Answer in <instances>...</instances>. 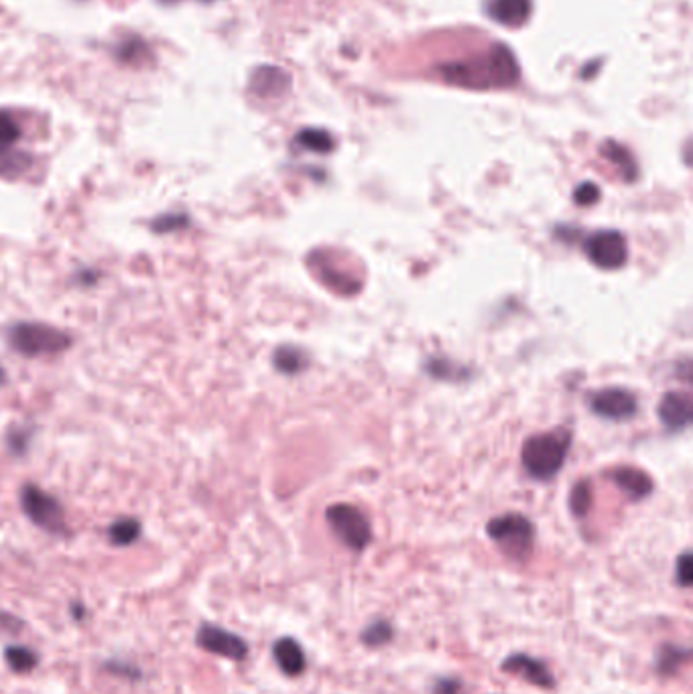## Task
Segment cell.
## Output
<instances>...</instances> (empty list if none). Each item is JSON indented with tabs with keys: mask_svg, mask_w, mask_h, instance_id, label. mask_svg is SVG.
<instances>
[{
	"mask_svg": "<svg viewBox=\"0 0 693 694\" xmlns=\"http://www.w3.org/2000/svg\"><path fill=\"white\" fill-rule=\"evenodd\" d=\"M185 215H167V218H163V220H159L157 224H155V230H159V232H163V230H169V227L175 224L177 227L179 226H183L185 224Z\"/></svg>",
	"mask_w": 693,
	"mask_h": 694,
	"instance_id": "cell-30",
	"label": "cell"
},
{
	"mask_svg": "<svg viewBox=\"0 0 693 694\" xmlns=\"http://www.w3.org/2000/svg\"><path fill=\"white\" fill-rule=\"evenodd\" d=\"M394 636V629L391 626V621L386 620H374L372 623H369L362 629V634H360V642L364 645H369V648H380V645L389 644Z\"/></svg>",
	"mask_w": 693,
	"mask_h": 694,
	"instance_id": "cell-23",
	"label": "cell"
},
{
	"mask_svg": "<svg viewBox=\"0 0 693 694\" xmlns=\"http://www.w3.org/2000/svg\"><path fill=\"white\" fill-rule=\"evenodd\" d=\"M293 143H295L297 149L309 150V152H320V155H325V152L334 150V138L330 136V133H325V130H320V128L301 130V133H297Z\"/></svg>",
	"mask_w": 693,
	"mask_h": 694,
	"instance_id": "cell-20",
	"label": "cell"
},
{
	"mask_svg": "<svg viewBox=\"0 0 693 694\" xmlns=\"http://www.w3.org/2000/svg\"><path fill=\"white\" fill-rule=\"evenodd\" d=\"M586 254L592 265L602 270H616L625 266L628 258V246L625 235L614 230H602L586 240Z\"/></svg>",
	"mask_w": 693,
	"mask_h": 694,
	"instance_id": "cell-7",
	"label": "cell"
},
{
	"mask_svg": "<svg viewBox=\"0 0 693 694\" xmlns=\"http://www.w3.org/2000/svg\"><path fill=\"white\" fill-rule=\"evenodd\" d=\"M4 658L9 668L12 672H19V675L31 672L39 662V656L35 654L31 648H27V645H9L4 652Z\"/></svg>",
	"mask_w": 693,
	"mask_h": 694,
	"instance_id": "cell-21",
	"label": "cell"
},
{
	"mask_svg": "<svg viewBox=\"0 0 693 694\" xmlns=\"http://www.w3.org/2000/svg\"><path fill=\"white\" fill-rule=\"evenodd\" d=\"M592 505V490H590V483L588 482H580L573 485L572 490V496H570V508L573 512V516L578 518H584L588 510H590Z\"/></svg>",
	"mask_w": 693,
	"mask_h": 694,
	"instance_id": "cell-25",
	"label": "cell"
},
{
	"mask_svg": "<svg viewBox=\"0 0 693 694\" xmlns=\"http://www.w3.org/2000/svg\"><path fill=\"white\" fill-rule=\"evenodd\" d=\"M9 342L12 350L23 356H47V353H59L72 343L67 333L45 323H19L12 325L9 331Z\"/></svg>",
	"mask_w": 693,
	"mask_h": 694,
	"instance_id": "cell-4",
	"label": "cell"
},
{
	"mask_svg": "<svg viewBox=\"0 0 693 694\" xmlns=\"http://www.w3.org/2000/svg\"><path fill=\"white\" fill-rule=\"evenodd\" d=\"M691 579H693L691 554L683 552L681 557H679L677 562H675V582H677L679 587L688 589V587H691Z\"/></svg>",
	"mask_w": 693,
	"mask_h": 694,
	"instance_id": "cell-27",
	"label": "cell"
},
{
	"mask_svg": "<svg viewBox=\"0 0 693 694\" xmlns=\"http://www.w3.org/2000/svg\"><path fill=\"white\" fill-rule=\"evenodd\" d=\"M639 402L627 388L610 386L590 394V411L606 420H628L633 419Z\"/></svg>",
	"mask_w": 693,
	"mask_h": 694,
	"instance_id": "cell-8",
	"label": "cell"
},
{
	"mask_svg": "<svg viewBox=\"0 0 693 694\" xmlns=\"http://www.w3.org/2000/svg\"><path fill=\"white\" fill-rule=\"evenodd\" d=\"M273 362L276 370H281L283 374H297L303 370L308 359H305V353L301 350H297V347L283 345L275 351Z\"/></svg>",
	"mask_w": 693,
	"mask_h": 694,
	"instance_id": "cell-22",
	"label": "cell"
},
{
	"mask_svg": "<svg viewBox=\"0 0 693 694\" xmlns=\"http://www.w3.org/2000/svg\"><path fill=\"white\" fill-rule=\"evenodd\" d=\"M138 534H141V524L133 518H122V520H116V522L110 526L108 538L110 543L116 546H128L138 538Z\"/></svg>",
	"mask_w": 693,
	"mask_h": 694,
	"instance_id": "cell-24",
	"label": "cell"
},
{
	"mask_svg": "<svg viewBox=\"0 0 693 694\" xmlns=\"http://www.w3.org/2000/svg\"><path fill=\"white\" fill-rule=\"evenodd\" d=\"M487 534L510 560L523 562L531 557L533 543H535V526L523 513H502V516L492 518L487 526Z\"/></svg>",
	"mask_w": 693,
	"mask_h": 694,
	"instance_id": "cell-3",
	"label": "cell"
},
{
	"mask_svg": "<svg viewBox=\"0 0 693 694\" xmlns=\"http://www.w3.org/2000/svg\"><path fill=\"white\" fill-rule=\"evenodd\" d=\"M33 166V157L15 147H0V177L17 179Z\"/></svg>",
	"mask_w": 693,
	"mask_h": 694,
	"instance_id": "cell-18",
	"label": "cell"
},
{
	"mask_svg": "<svg viewBox=\"0 0 693 694\" xmlns=\"http://www.w3.org/2000/svg\"><path fill=\"white\" fill-rule=\"evenodd\" d=\"M325 520L339 543L352 551H364L372 540L370 522L358 508L350 504H334L325 512Z\"/></svg>",
	"mask_w": 693,
	"mask_h": 694,
	"instance_id": "cell-5",
	"label": "cell"
},
{
	"mask_svg": "<svg viewBox=\"0 0 693 694\" xmlns=\"http://www.w3.org/2000/svg\"><path fill=\"white\" fill-rule=\"evenodd\" d=\"M689 658H691L689 648H683V645H675V644L661 645L655 654L657 675H661V676L677 675V672L689 662Z\"/></svg>",
	"mask_w": 693,
	"mask_h": 694,
	"instance_id": "cell-17",
	"label": "cell"
},
{
	"mask_svg": "<svg viewBox=\"0 0 693 694\" xmlns=\"http://www.w3.org/2000/svg\"><path fill=\"white\" fill-rule=\"evenodd\" d=\"M114 59L121 66L128 67H144L152 61L151 45L138 35H127L114 45Z\"/></svg>",
	"mask_w": 693,
	"mask_h": 694,
	"instance_id": "cell-14",
	"label": "cell"
},
{
	"mask_svg": "<svg viewBox=\"0 0 693 694\" xmlns=\"http://www.w3.org/2000/svg\"><path fill=\"white\" fill-rule=\"evenodd\" d=\"M487 12L504 27H523L531 17V0H488Z\"/></svg>",
	"mask_w": 693,
	"mask_h": 694,
	"instance_id": "cell-13",
	"label": "cell"
},
{
	"mask_svg": "<svg viewBox=\"0 0 693 694\" xmlns=\"http://www.w3.org/2000/svg\"><path fill=\"white\" fill-rule=\"evenodd\" d=\"M196 642L199 648L210 652V654L230 658L234 662H242L248 654V645L240 636L220 626H212V623H204L198 629Z\"/></svg>",
	"mask_w": 693,
	"mask_h": 694,
	"instance_id": "cell-9",
	"label": "cell"
},
{
	"mask_svg": "<svg viewBox=\"0 0 693 694\" xmlns=\"http://www.w3.org/2000/svg\"><path fill=\"white\" fill-rule=\"evenodd\" d=\"M20 504H23V510L31 518V522L37 524L39 528L53 534L66 532L64 508L58 499L45 494L43 490L35 488V485H25L20 491Z\"/></svg>",
	"mask_w": 693,
	"mask_h": 694,
	"instance_id": "cell-6",
	"label": "cell"
},
{
	"mask_svg": "<svg viewBox=\"0 0 693 694\" xmlns=\"http://www.w3.org/2000/svg\"><path fill=\"white\" fill-rule=\"evenodd\" d=\"M463 684L460 678H440L433 684V694H462Z\"/></svg>",
	"mask_w": 693,
	"mask_h": 694,
	"instance_id": "cell-29",
	"label": "cell"
},
{
	"mask_svg": "<svg viewBox=\"0 0 693 694\" xmlns=\"http://www.w3.org/2000/svg\"><path fill=\"white\" fill-rule=\"evenodd\" d=\"M3 380H4V372H3V367H0V384H3Z\"/></svg>",
	"mask_w": 693,
	"mask_h": 694,
	"instance_id": "cell-32",
	"label": "cell"
},
{
	"mask_svg": "<svg viewBox=\"0 0 693 694\" xmlns=\"http://www.w3.org/2000/svg\"><path fill=\"white\" fill-rule=\"evenodd\" d=\"M289 75L283 72L281 67H275V66H261L256 67L253 75H251V81H248V89L254 96H259L262 100H269V98H279L289 89Z\"/></svg>",
	"mask_w": 693,
	"mask_h": 694,
	"instance_id": "cell-11",
	"label": "cell"
},
{
	"mask_svg": "<svg viewBox=\"0 0 693 694\" xmlns=\"http://www.w3.org/2000/svg\"><path fill=\"white\" fill-rule=\"evenodd\" d=\"M273 658L283 675L300 676L305 670V652L293 637H281L273 645Z\"/></svg>",
	"mask_w": 693,
	"mask_h": 694,
	"instance_id": "cell-15",
	"label": "cell"
},
{
	"mask_svg": "<svg viewBox=\"0 0 693 694\" xmlns=\"http://www.w3.org/2000/svg\"><path fill=\"white\" fill-rule=\"evenodd\" d=\"M657 413L669 430H683L691 422V397L688 392H667L661 398Z\"/></svg>",
	"mask_w": 693,
	"mask_h": 694,
	"instance_id": "cell-12",
	"label": "cell"
},
{
	"mask_svg": "<svg viewBox=\"0 0 693 694\" xmlns=\"http://www.w3.org/2000/svg\"><path fill=\"white\" fill-rule=\"evenodd\" d=\"M440 73L448 83L470 89L509 88L518 80V66L507 45H492L488 53L474 59L446 64Z\"/></svg>",
	"mask_w": 693,
	"mask_h": 694,
	"instance_id": "cell-1",
	"label": "cell"
},
{
	"mask_svg": "<svg viewBox=\"0 0 693 694\" xmlns=\"http://www.w3.org/2000/svg\"><path fill=\"white\" fill-rule=\"evenodd\" d=\"M501 670L507 672V675L521 676L526 682L541 686V689H551V686L556 684V678H553L549 666L529 654H510L502 660Z\"/></svg>",
	"mask_w": 693,
	"mask_h": 694,
	"instance_id": "cell-10",
	"label": "cell"
},
{
	"mask_svg": "<svg viewBox=\"0 0 693 694\" xmlns=\"http://www.w3.org/2000/svg\"><path fill=\"white\" fill-rule=\"evenodd\" d=\"M602 155H604L610 163H614L622 171L627 181H635L636 175H639V166H636L633 155L625 147H620L619 143L608 141L604 147H602Z\"/></svg>",
	"mask_w": 693,
	"mask_h": 694,
	"instance_id": "cell-19",
	"label": "cell"
},
{
	"mask_svg": "<svg viewBox=\"0 0 693 694\" xmlns=\"http://www.w3.org/2000/svg\"><path fill=\"white\" fill-rule=\"evenodd\" d=\"M600 197V189L594 183H581L573 193V199L578 205H592Z\"/></svg>",
	"mask_w": 693,
	"mask_h": 694,
	"instance_id": "cell-28",
	"label": "cell"
},
{
	"mask_svg": "<svg viewBox=\"0 0 693 694\" xmlns=\"http://www.w3.org/2000/svg\"><path fill=\"white\" fill-rule=\"evenodd\" d=\"M159 3H161V4H167V6H171V4H179V3H185V0H159ZM198 3H214V0H198Z\"/></svg>",
	"mask_w": 693,
	"mask_h": 694,
	"instance_id": "cell-31",
	"label": "cell"
},
{
	"mask_svg": "<svg viewBox=\"0 0 693 694\" xmlns=\"http://www.w3.org/2000/svg\"><path fill=\"white\" fill-rule=\"evenodd\" d=\"M20 138V127L15 116L6 110H0V147H15Z\"/></svg>",
	"mask_w": 693,
	"mask_h": 694,
	"instance_id": "cell-26",
	"label": "cell"
},
{
	"mask_svg": "<svg viewBox=\"0 0 693 694\" xmlns=\"http://www.w3.org/2000/svg\"><path fill=\"white\" fill-rule=\"evenodd\" d=\"M612 482L619 485V488L625 491L630 499H635V502L647 497L650 491H653V482H650V477L644 474V471L635 469V467L614 469Z\"/></svg>",
	"mask_w": 693,
	"mask_h": 694,
	"instance_id": "cell-16",
	"label": "cell"
},
{
	"mask_svg": "<svg viewBox=\"0 0 693 694\" xmlns=\"http://www.w3.org/2000/svg\"><path fill=\"white\" fill-rule=\"evenodd\" d=\"M572 445V433L567 428H557L553 433L533 435L525 441L521 461L526 474L533 480H551L564 467L567 451Z\"/></svg>",
	"mask_w": 693,
	"mask_h": 694,
	"instance_id": "cell-2",
	"label": "cell"
}]
</instances>
